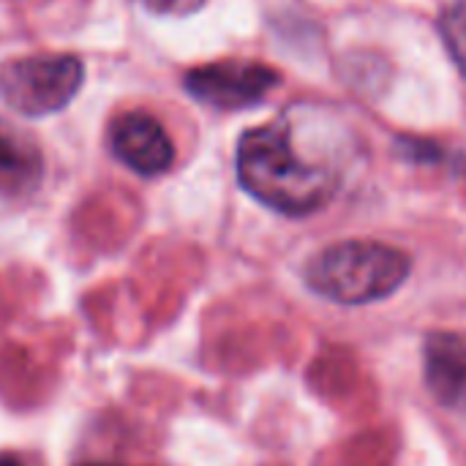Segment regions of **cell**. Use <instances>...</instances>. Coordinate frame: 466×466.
<instances>
[{
  "mask_svg": "<svg viewBox=\"0 0 466 466\" xmlns=\"http://www.w3.org/2000/svg\"><path fill=\"white\" fill-rule=\"evenodd\" d=\"M238 180L257 202L295 218L322 210L339 188V175L325 164L306 161L281 120L240 137Z\"/></svg>",
  "mask_w": 466,
  "mask_h": 466,
  "instance_id": "cell-1",
  "label": "cell"
},
{
  "mask_svg": "<svg viewBox=\"0 0 466 466\" xmlns=\"http://www.w3.org/2000/svg\"><path fill=\"white\" fill-rule=\"evenodd\" d=\"M410 257L380 240H341L306 265V284L341 306H366L390 298L410 276Z\"/></svg>",
  "mask_w": 466,
  "mask_h": 466,
  "instance_id": "cell-2",
  "label": "cell"
},
{
  "mask_svg": "<svg viewBox=\"0 0 466 466\" xmlns=\"http://www.w3.org/2000/svg\"><path fill=\"white\" fill-rule=\"evenodd\" d=\"M85 68L76 55L38 52L0 66V101L11 109L41 117L60 112L82 87Z\"/></svg>",
  "mask_w": 466,
  "mask_h": 466,
  "instance_id": "cell-3",
  "label": "cell"
},
{
  "mask_svg": "<svg viewBox=\"0 0 466 466\" xmlns=\"http://www.w3.org/2000/svg\"><path fill=\"white\" fill-rule=\"evenodd\" d=\"M186 90L216 109H246L268 98L281 74L259 60H216L186 74Z\"/></svg>",
  "mask_w": 466,
  "mask_h": 466,
  "instance_id": "cell-4",
  "label": "cell"
},
{
  "mask_svg": "<svg viewBox=\"0 0 466 466\" xmlns=\"http://www.w3.org/2000/svg\"><path fill=\"white\" fill-rule=\"evenodd\" d=\"M112 156L142 177L164 175L175 164V145L164 126L147 112H123L109 123Z\"/></svg>",
  "mask_w": 466,
  "mask_h": 466,
  "instance_id": "cell-5",
  "label": "cell"
},
{
  "mask_svg": "<svg viewBox=\"0 0 466 466\" xmlns=\"http://www.w3.org/2000/svg\"><path fill=\"white\" fill-rule=\"evenodd\" d=\"M423 374L431 396L456 412H466V336L431 333L423 344Z\"/></svg>",
  "mask_w": 466,
  "mask_h": 466,
  "instance_id": "cell-6",
  "label": "cell"
},
{
  "mask_svg": "<svg viewBox=\"0 0 466 466\" xmlns=\"http://www.w3.org/2000/svg\"><path fill=\"white\" fill-rule=\"evenodd\" d=\"M44 177V156L30 134L0 117V194L25 197Z\"/></svg>",
  "mask_w": 466,
  "mask_h": 466,
  "instance_id": "cell-7",
  "label": "cell"
},
{
  "mask_svg": "<svg viewBox=\"0 0 466 466\" xmlns=\"http://www.w3.org/2000/svg\"><path fill=\"white\" fill-rule=\"evenodd\" d=\"M442 38L445 46L451 52V57L456 60V66L461 68L466 76V0H456L445 14H442Z\"/></svg>",
  "mask_w": 466,
  "mask_h": 466,
  "instance_id": "cell-8",
  "label": "cell"
},
{
  "mask_svg": "<svg viewBox=\"0 0 466 466\" xmlns=\"http://www.w3.org/2000/svg\"><path fill=\"white\" fill-rule=\"evenodd\" d=\"M139 3H145V8L161 16H188L199 11L208 0H139Z\"/></svg>",
  "mask_w": 466,
  "mask_h": 466,
  "instance_id": "cell-9",
  "label": "cell"
},
{
  "mask_svg": "<svg viewBox=\"0 0 466 466\" xmlns=\"http://www.w3.org/2000/svg\"><path fill=\"white\" fill-rule=\"evenodd\" d=\"M0 466H25L19 459H14V456H0Z\"/></svg>",
  "mask_w": 466,
  "mask_h": 466,
  "instance_id": "cell-10",
  "label": "cell"
},
{
  "mask_svg": "<svg viewBox=\"0 0 466 466\" xmlns=\"http://www.w3.org/2000/svg\"><path fill=\"white\" fill-rule=\"evenodd\" d=\"M90 466H106V464H90Z\"/></svg>",
  "mask_w": 466,
  "mask_h": 466,
  "instance_id": "cell-11",
  "label": "cell"
}]
</instances>
